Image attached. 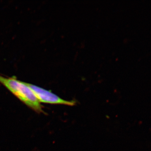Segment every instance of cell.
<instances>
[{"label": "cell", "mask_w": 151, "mask_h": 151, "mask_svg": "<svg viewBox=\"0 0 151 151\" xmlns=\"http://www.w3.org/2000/svg\"><path fill=\"white\" fill-rule=\"evenodd\" d=\"M0 83L29 108L37 113H44L43 106L24 82L15 77H6L0 75Z\"/></svg>", "instance_id": "1"}, {"label": "cell", "mask_w": 151, "mask_h": 151, "mask_svg": "<svg viewBox=\"0 0 151 151\" xmlns=\"http://www.w3.org/2000/svg\"><path fill=\"white\" fill-rule=\"evenodd\" d=\"M25 84L32 91L39 102L40 103L70 106H74L76 104L75 101H68L63 100L49 90H46L41 87L26 82H25Z\"/></svg>", "instance_id": "2"}]
</instances>
